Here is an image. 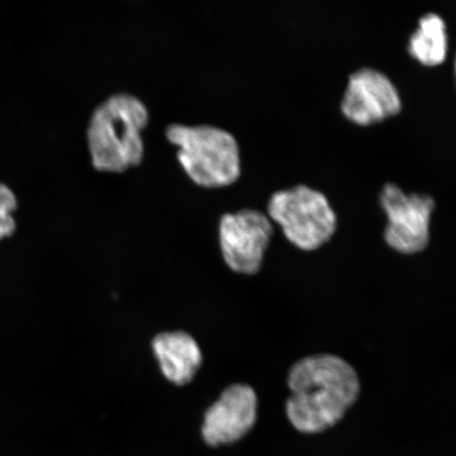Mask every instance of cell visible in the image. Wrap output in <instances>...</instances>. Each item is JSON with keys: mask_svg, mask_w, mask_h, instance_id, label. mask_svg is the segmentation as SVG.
I'll return each instance as SVG.
<instances>
[{"mask_svg": "<svg viewBox=\"0 0 456 456\" xmlns=\"http://www.w3.org/2000/svg\"><path fill=\"white\" fill-rule=\"evenodd\" d=\"M17 208L15 193L7 185L0 184V240L10 237L16 230L13 213Z\"/></svg>", "mask_w": 456, "mask_h": 456, "instance_id": "11", "label": "cell"}, {"mask_svg": "<svg viewBox=\"0 0 456 456\" xmlns=\"http://www.w3.org/2000/svg\"><path fill=\"white\" fill-rule=\"evenodd\" d=\"M448 38L446 24L436 13L420 17L419 27L410 37V54L427 66L441 64L446 59Z\"/></svg>", "mask_w": 456, "mask_h": 456, "instance_id": "10", "label": "cell"}, {"mask_svg": "<svg viewBox=\"0 0 456 456\" xmlns=\"http://www.w3.org/2000/svg\"><path fill=\"white\" fill-rule=\"evenodd\" d=\"M256 406L252 387L242 384L228 387L205 414V442L209 446H220L240 441L256 423Z\"/></svg>", "mask_w": 456, "mask_h": 456, "instance_id": "8", "label": "cell"}, {"mask_svg": "<svg viewBox=\"0 0 456 456\" xmlns=\"http://www.w3.org/2000/svg\"><path fill=\"white\" fill-rule=\"evenodd\" d=\"M167 135L179 147L178 158L197 184L218 187L232 184L240 175V153L231 133L212 125L171 124Z\"/></svg>", "mask_w": 456, "mask_h": 456, "instance_id": "3", "label": "cell"}, {"mask_svg": "<svg viewBox=\"0 0 456 456\" xmlns=\"http://www.w3.org/2000/svg\"><path fill=\"white\" fill-rule=\"evenodd\" d=\"M288 384L292 392L287 402L288 418L296 429L307 435L338 424L361 392L356 370L344 359L329 354L296 362Z\"/></svg>", "mask_w": 456, "mask_h": 456, "instance_id": "1", "label": "cell"}, {"mask_svg": "<svg viewBox=\"0 0 456 456\" xmlns=\"http://www.w3.org/2000/svg\"><path fill=\"white\" fill-rule=\"evenodd\" d=\"M387 216L385 239L402 254L423 252L430 240V219L436 201L427 193H406L395 183H386L380 192Z\"/></svg>", "mask_w": 456, "mask_h": 456, "instance_id": "5", "label": "cell"}, {"mask_svg": "<svg viewBox=\"0 0 456 456\" xmlns=\"http://www.w3.org/2000/svg\"><path fill=\"white\" fill-rule=\"evenodd\" d=\"M219 231L226 265L245 275L258 273L273 235L270 219L259 210L245 208L222 216Z\"/></svg>", "mask_w": 456, "mask_h": 456, "instance_id": "6", "label": "cell"}, {"mask_svg": "<svg viewBox=\"0 0 456 456\" xmlns=\"http://www.w3.org/2000/svg\"><path fill=\"white\" fill-rule=\"evenodd\" d=\"M267 209L271 218L281 225L285 237L304 250L322 247L338 227L328 198L305 184L273 192Z\"/></svg>", "mask_w": 456, "mask_h": 456, "instance_id": "4", "label": "cell"}, {"mask_svg": "<svg viewBox=\"0 0 456 456\" xmlns=\"http://www.w3.org/2000/svg\"><path fill=\"white\" fill-rule=\"evenodd\" d=\"M401 110V96L385 73L363 67L351 74L341 101V110L351 121L369 125L395 116Z\"/></svg>", "mask_w": 456, "mask_h": 456, "instance_id": "7", "label": "cell"}, {"mask_svg": "<svg viewBox=\"0 0 456 456\" xmlns=\"http://www.w3.org/2000/svg\"><path fill=\"white\" fill-rule=\"evenodd\" d=\"M152 347L165 378L175 385L190 383L201 366L202 353L187 333L159 334L153 339Z\"/></svg>", "mask_w": 456, "mask_h": 456, "instance_id": "9", "label": "cell"}, {"mask_svg": "<svg viewBox=\"0 0 456 456\" xmlns=\"http://www.w3.org/2000/svg\"><path fill=\"white\" fill-rule=\"evenodd\" d=\"M148 118L146 105L134 94H116L102 102L87 129L94 167L118 173L139 164L144 155L141 131Z\"/></svg>", "mask_w": 456, "mask_h": 456, "instance_id": "2", "label": "cell"}]
</instances>
